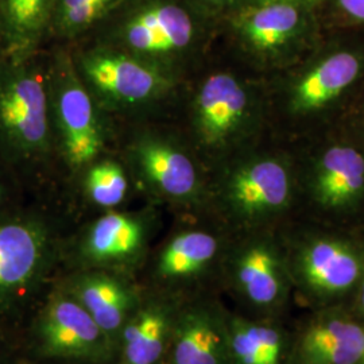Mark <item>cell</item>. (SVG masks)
Here are the masks:
<instances>
[{
    "label": "cell",
    "mask_w": 364,
    "mask_h": 364,
    "mask_svg": "<svg viewBox=\"0 0 364 364\" xmlns=\"http://www.w3.org/2000/svg\"><path fill=\"white\" fill-rule=\"evenodd\" d=\"M301 309L346 305L364 275V234L293 218L278 228Z\"/></svg>",
    "instance_id": "9"
},
{
    "label": "cell",
    "mask_w": 364,
    "mask_h": 364,
    "mask_svg": "<svg viewBox=\"0 0 364 364\" xmlns=\"http://www.w3.org/2000/svg\"><path fill=\"white\" fill-rule=\"evenodd\" d=\"M50 50L0 57V162L28 185L36 200L61 209L65 178L53 131Z\"/></svg>",
    "instance_id": "3"
},
{
    "label": "cell",
    "mask_w": 364,
    "mask_h": 364,
    "mask_svg": "<svg viewBox=\"0 0 364 364\" xmlns=\"http://www.w3.org/2000/svg\"><path fill=\"white\" fill-rule=\"evenodd\" d=\"M66 48L78 77L111 123L171 117L186 78L88 42Z\"/></svg>",
    "instance_id": "10"
},
{
    "label": "cell",
    "mask_w": 364,
    "mask_h": 364,
    "mask_svg": "<svg viewBox=\"0 0 364 364\" xmlns=\"http://www.w3.org/2000/svg\"><path fill=\"white\" fill-rule=\"evenodd\" d=\"M134 193L171 216L205 215L209 171L171 117L111 123Z\"/></svg>",
    "instance_id": "4"
},
{
    "label": "cell",
    "mask_w": 364,
    "mask_h": 364,
    "mask_svg": "<svg viewBox=\"0 0 364 364\" xmlns=\"http://www.w3.org/2000/svg\"><path fill=\"white\" fill-rule=\"evenodd\" d=\"M134 197L127 170L117 156L108 154L78 176L66 192L63 210L73 225L105 210L130 207Z\"/></svg>",
    "instance_id": "21"
},
{
    "label": "cell",
    "mask_w": 364,
    "mask_h": 364,
    "mask_svg": "<svg viewBox=\"0 0 364 364\" xmlns=\"http://www.w3.org/2000/svg\"><path fill=\"white\" fill-rule=\"evenodd\" d=\"M0 364H19L16 340L0 328Z\"/></svg>",
    "instance_id": "28"
},
{
    "label": "cell",
    "mask_w": 364,
    "mask_h": 364,
    "mask_svg": "<svg viewBox=\"0 0 364 364\" xmlns=\"http://www.w3.org/2000/svg\"><path fill=\"white\" fill-rule=\"evenodd\" d=\"M41 364H85V363H70V362H55V363H41Z\"/></svg>",
    "instance_id": "32"
},
{
    "label": "cell",
    "mask_w": 364,
    "mask_h": 364,
    "mask_svg": "<svg viewBox=\"0 0 364 364\" xmlns=\"http://www.w3.org/2000/svg\"><path fill=\"white\" fill-rule=\"evenodd\" d=\"M324 36L317 10L293 3H247L219 27L216 45L262 77L294 65Z\"/></svg>",
    "instance_id": "11"
},
{
    "label": "cell",
    "mask_w": 364,
    "mask_h": 364,
    "mask_svg": "<svg viewBox=\"0 0 364 364\" xmlns=\"http://www.w3.org/2000/svg\"><path fill=\"white\" fill-rule=\"evenodd\" d=\"M287 146L294 171V218L362 232L363 144L338 127Z\"/></svg>",
    "instance_id": "8"
},
{
    "label": "cell",
    "mask_w": 364,
    "mask_h": 364,
    "mask_svg": "<svg viewBox=\"0 0 364 364\" xmlns=\"http://www.w3.org/2000/svg\"><path fill=\"white\" fill-rule=\"evenodd\" d=\"M364 88V28L326 31L299 63L264 77L272 138L293 144L343 124Z\"/></svg>",
    "instance_id": "2"
},
{
    "label": "cell",
    "mask_w": 364,
    "mask_h": 364,
    "mask_svg": "<svg viewBox=\"0 0 364 364\" xmlns=\"http://www.w3.org/2000/svg\"><path fill=\"white\" fill-rule=\"evenodd\" d=\"M346 305L351 311L352 314L364 324V275L360 278L359 284L355 287L351 297Z\"/></svg>",
    "instance_id": "29"
},
{
    "label": "cell",
    "mask_w": 364,
    "mask_h": 364,
    "mask_svg": "<svg viewBox=\"0 0 364 364\" xmlns=\"http://www.w3.org/2000/svg\"><path fill=\"white\" fill-rule=\"evenodd\" d=\"M57 0H0V43L7 55L25 57L49 45Z\"/></svg>",
    "instance_id": "23"
},
{
    "label": "cell",
    "mask_w": 364,
    "mask_h": 364,
    "mask_svg": "<svg viewBox=\"0 0 364 364\" xmlns=\"http://www.w3.org/2000/svg\"><path fill=\"white\" fill-rule=\"evenodd\" d=\"M293 316L251 318L227 306V331L232 364H291Z\"/></svg>",
    "instance_id": "22"
},
{
    "label": "cell",
    "mask_w": 364,
    "mask_h": 364,
    "mask_svg": "<svg viewBox=\"0 0 364 364\" xmlns=\"http://www.w3.org/2000/svg\"><path fill=\"white\" fill-rule=\"evenodd\" d=\"M291 335V364H364V324L347 305L294 313Z\"/></svg>",
    "instance_id": "17"
},
{
    "label": "cell",
    "mask_w": 364,
    "mask_h": 364,
    "mask_svg": "<svg viewBox=\"0 0 364 364\" xmlns=\"http://www.w3.org/2000/svg\"><path fill=\"white\" fill-rule=\"evenodd\" d=\"M70 227L60 209L38 200L0 212V328L15 340L61 274Z\"/></svg>",
    "instance_id": "5"
},
{
    "label": "cell",
    "mask_w": 364,
    "mask_h": 364,
    "mask_svg": "<svg viewBox=\"0 0 364 364\" xmlns=\"http://www.w3.org/2000/svg\"><path fill=\"white\" fill-rule=\"evenodd\" d=\"M362 232H363V234H364V228H363V231H362Z\"/></svg>",
    "instance_id": "34"
},
{
    "label": "cell",
    "mask_w": 364,
    "mask_h": 364,
    "mask_svg": "<svg viewBox=\"0 0 364 364\" xmlns=\"http://www.w3.org/2000/svg\"><path fill=\"white\" fill-rule=\"evenodd\" d=\"M216 37L218 26L186 0H122L80 42L126 53L186 78L212 52Z\"/></svg>",
    "instance_id": "6"
},
{
    "label": "cell",
    "mask_w": 364,
    "mask_h": 364,
    "mask_svg": "<svg viewBox=\"0 0 364 364\" xmlns=\"http://www.w3.org/2000/svg\"><path fill=\"white\" fill-rule=\"evenodd\" d=\"M3 54H6V53L3 50V46H1V43H0V57H1Z\"/></svg>",
    "instance_id": "33"
},
{
    "label": "cell",
    "mask_w": 364,
    "mask_h": 364,
    "mask_svg": "<svg viewBox=\"0 0 364 364\" xmlns=\"http://www.w3.org/2000/svg\"><path fill=\"white\" fill-rule=\"evenodd\" d=\"M168 215L144 203L112 209L73 224L66 232L61 273L107 270L138 278L149 252L165 230Z\"/></svg>",
    "instance_id": "13"
},
{
    "label": "cell",
    "mask_w": 364,
    "mask_h": 364,
    "mask_svg": "<svg viewBox=\"0 0 364 364\" xmlns=\"http://www.w3.org/2000/svg\"><path fill=\"white\" fill-rule=\"evenodd\" d=\"M58 284L69 291L114 343L138 308L144 289L136 278L107 270L63 272Z\"/></svg>",
    "instance_id": "18"
},
{
    "label": "cell",
    "mask_w": 364,
    "mask_h": 364,
    "mask_svg": "<svg viewBox=\"0 0 364 364\" xmlns=\"http://www.w3.org/2000/svg\"><path fill=\"white\" fill-rule=\"evenodd\" d=\"M293 3V4H302V6H308V7H313L317 10L318 4L321 0H246L247 3Z\"/></svg>",
    "instance_id": "31"
},
{
    "label": "cell",
    "mask_w": 364,
    "mask_h": 364,
    "mask_svg": "<svg viewBox=\"0 0 364 364\" xmlns=\"http://www.w3.org/2000/svg\"><path fill=\"white\" fill-rule=\"evenodd\" d=\"M209 173L272 138L264 77L215 43L171 114Z\"/></svg>",
    "instance_id": "1"
},
{
    "label": "cell",
    "mask_w": 364,
    "mask_h": 364,
    "mask_svg": "<svg viewBox=\"0 0 364 364\" xmlns=\"http://www.w3.org/2000/svg\"><path fill=\"white\" fill-rule=\"evenodd\" d=\"M205 215L231 235L272 231L296 216L291 154L273 138L209 173Z\"/></svg>",
    "instance_id": "7"
},
{
    "label": "cell",
    "mask_w": 364,
    "mask_h": 364,
    "mask_svg": "<svg viewBox=\"0 0 364 364\" xmlns=\"http://www.w3.org/2000/svg\"><path fill=\"white\" fill-rule=\"evenodd\" d=\"M181 305L144 290L115 341L112 364H166Z\"/></svg>",
    "instance_id": "20"
},
{
    "label": "cell",
    "mask_w": 364,
    "mask_h": 364,
    "mask_svg": "<svg viewBox=\"0 0 364 364\" xmlns=\"http://www.w3.org/2000/svg\"><path fill=\"white\" fill-rule=\"evenodd\" d=\"M19 364H112L114 343L55 281L16 335Z\"/></svg>",
    "instance_id": "16"
},
{
    "label": "cell",
    "mask_w": 364,
    "mask_h": 364,
    "mask_svg": "<svg viewBox=\"0 0 364 364\" xmlns=\"http://www.w3.org/2000/svg\"><path fill=\"white\" fill-rule=\"evenodd\" d=\"M317 15L326 31L364 28V0H321Z\"/></svg>",
    "instance_id": "25"
},
{
    "label": "cell",
    "mask_w": 364,
    "mask_h": 364,
    "mask_svg": "<svg viewBox=\"0 0 364 364\" xmlns=\"http://www.w3.org/2000/svg\"><path fill=\"white\" fill-rule=\"evenodd\" d=\"M18 203H15L13 200V189L9 185V182L4 181L3 177L0 176V212L4 209L11 208L14 205H16Z\"/></svg>",
    "instance_id": "30"
},
{
    "label": "cell",
    "mask_w": 364,
    "mask_h": 364,
    "mask_svg": "<svg viewBox=\"0 0 364 364\" xmlns=\"http://www.w3.org/2000/svg\"><path fill=\"white\" fill-rule=\"evenodd\" d=\"M122 0H57L49 45L70 46L85 38Z\"/></svg>",
    "instance_id": "24"
},
{
    "label": "cell",
    "mask_w": 364,
    "mask_h": 364,
    "mask_svg": "<svg viewBox=\"0 0 364 364\" xmlns=\"http://www.w3.org/2000/svg\"><path fill=\"white\" fill-rule=\"evenodd\" d=\"M230 237L207 215L171 216L136 279L144 291L181 304L219 294L221 263Z\"/></svg>",
    "instance_id": "12"
},
{
    "label": "cell",
    "mask_w": 364,
    "mask_h": 364,
    "mask_svg": "<svg viewBox=\"0 0 364 364\" xmlns=\"http://www.w3.org/2000/svg\"><path fill=\"white\" fill-rule=\"evenodd\" d=\"M166 364H232L227 305L219 294L182 302Z\"/></svg>",
    "instance_id": "19"
},
{
    "label": "cell",
    "mask_w": 364,
    "mask_h": 364,
    "mask_svg": "<svg viewBox=\"0 0 364 364\" xmlns=\"http://www.w3.org/2000/svg\"><path fill=\"white\" fill-rule=\"evenodd\" d=\"M49 100L66 192L95 161L111 154L112 127L87 91L66 46L52 45ZM63 207V204H61Z\"/></svg>",
    "instance_id": "15"
},
{
    "label": "cell",
    "mask_w": 364,
    "mask_h": 364,
    "mask_svg": "<svg viewBox=\"0 0 364 364\" xmlns=\"http://www.w3.org/2000/svg\"><path fill=\"white\" fill-rule=\"evenodd\" d=\"M340 127L350 132L355 139L364 146V88Z\"/></svg>",
    "instance_id": "27"
},
{
    "label": "cell",
    "mask_w": 364,
    "mask_h": 364,
    "mask_svg": "<svg viewBox=\"0 0 364 364\" xmlns=\"http://www.w3.org/2000/svg\"><path fill=\"white\" fill-rule=\"evenodd\" d=\"M197 13L213 25L219 27L221 22L237 9L246 4V0H186Z\"/></svg>",
    "instance_id": "26"
},
{
    "label": "cell",
    "mask_w": 364,
    "mask_h": 364,
    "mask_svg": "<svg viewBox=\"0 0 364 364\" xmlns=\"http://www.w3.org/2000/svg\"><path fill=\"white\" fill-rule=\"evenodd\" d=\"M219 294L231 311L251 318L297 312L278 230L231 235L221 263Z\"/></svg>",
    "instance_id": "14"
}]
</instances>
